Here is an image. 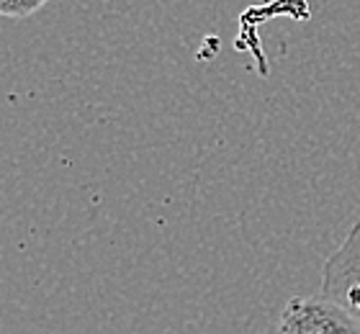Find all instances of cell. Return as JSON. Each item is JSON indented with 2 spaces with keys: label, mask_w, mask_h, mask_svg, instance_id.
<instances>
[{
  "label": "cell",
  "mask_w": 360,
  "mask_h": 334,
  "mask_svg": "<svg viewBox=\"0 0 360 334\" xmlns=\"http://www.w3.org/2000/svg\"><path fill=\"white\" fill-rule=\"evenodd\" d=\"M319 296L338 304L360 327V219L350 226L338 250L324 260Z\"/></svg>",
  "instance_id": "1"
},
{
  "label": "cell",
  "mask_w": 360,
  "mask_h": 334,
  "mask_svg": "<svg viewBox=\"0 0 360 334\" xmlns=\"http://www.w3.org/2000/svg\"><path fill=\"white\" fill-rule=\"evenodd\" d=\"M278 334H360V327L324 296H293L281 311Z\"/></svg>",
  "instance_id": "2"
},
{
  "label": "cell",
  "mask_w": 360,
  "mask_h": 334,
  "mask_svg": "<svg viewBox=\"0 0 360 334\" xmlns=\"http://www.w3.org/2000/svg\"><path fill=\"white\" fill-rule=\"evenodd\" d=\"M49 0H0V15L6 18H29Z\"/></svg>",
  "instance_id": "3"
}]
</instances>
